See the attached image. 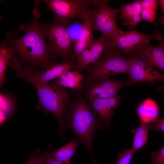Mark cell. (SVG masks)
Returning a JSON list of instances; mask_svg holds the SVG:
<instances>
[{
	"instance_id": "cell-1",
	"label": "cell",
	"mask_w": 164,
	"mask_h": 164,
	"mask_svg": "<svg viewBox=\"0 0 164 164\" xmlns=\"http://www.w3.org/2000/svg\"><path fill=\"white\" fill-rule=\"evenodd\" d=\"M35 6L33 20L19 26V31L25 33L15 38V34L8 31L5 39L14 50L22 66L45 69L55 61L51 58L42 24L38 20L40 13Z\"/></svg>"
},
{
	"instance_id": "cell-2",
	"label": "cell",
	"mask_w": 164,
	"mask_h": 164,
	"mask_svg": "<svg viewBox=\"0 0 164 164\" xmlns=\"http://www.w3.org/2000/svg\"><path fill=\"white\" fill-rule=\"evenodd\" d=\"M73 98L64 114L65 128L70 130L90 155L92 164H99L93 155L92 144L94 135L97 130L106 128L101 120L89 106L81 92L71 90Z\"/></svg>"
},
{
	"instance_id": "cell-3",
	"label": "cell",
	"mask_w": 164,
	"mask_h": 164,
	"mask_svg": "<svg viewBox=\"0 0 164 164\" xmlns=\"http://www.w3.org/2000/svg\"><path fill=\"white\" fill-rule=\"evenodd\" d=\"M9 65L14 69L16 76L31 83L35 87L38 97L36 107L42 108L46 113H51L56 117L59 125L57 135H63L65 125L64 114L70 101L71 90L58 87L51 83H44L38 80L19 63L17 57L14 55L10 60Z\"/></svg>"
},
{
	"instance_id": "cell-4",
	"label": "cell",
	"mask_w": 164,
	"mask_h": 164,
	"mask_svg": "<svg viewBox=\"0 0 164 164\" xmlns=\"http://www.w3.org/2000/svg\"><path fill=\"white\" fill-rule=\"evenodd\" d=\"M42 24L52 61L60 58L63 61L73 60L77 64L72 51L73 43L68 31V26L54 19L49 24L45 22Z\"/></svg>"
},
{
	"instance_id": "cell-5",
	"label": "cell",
	"mask_w": 164,
	"mask_h": 164,
	"mask_svg": "<svg viewBox=\"0 0 164 164\" xmlns=\"http://www.w3.org/2000/svg\"><path fill=\"white\" fill-rule=\"evenodd\" d=\"M104 55L95 63L86 70L84 80L100 77H110L114 75L128 73L130 58L123 55L117 48L112 46L104 50Z\"/></svg>"
},
{
	"instance_id": "cell-6",
	"label": "cell",
	"mask_w": 164,
	"mask_h": 164,
	"mask_svg": "<svg viewBox=\"0 0 164 164\" xmlns=\"http://www.w3.org/2000/svg\"><path fill=\"white\" fill-rule=\"evenodd\" d=\"M109 1L91 0L90 4L95 8L89 9L87 16L93 31L102 33L112 41L121 30L118 27L116 19L118 13L107 5Z\"/></svg>"
},
{
	"instance_id": "cell-7",
	"label": "cell",
	"mask_w": 164,
	"mask_h": 164,
	"mask_svg": "<svg viewBox=\"0 0 164 164\" xmlns=\"http://www.w3.org/2000/svg\"><path fill=\"white\" fill-rule=\"evenodd\" d=\"M52 12L54 20L68 26L75 19L83 22L87 15L90 0H43Z\"/></svg>"
},
{
	"instance_id": "cell-8",
	"label": "cell",
	"mask_w": 164,
	"mask_h": 164,
	"mask_svg": "<svg viewBox=\"0 0 164 164\" xmlns=\"http://www.w3.org/2000/svg\"><path fill=\"white\" fill-rule=\"evenodd\" d=\"M127 86L126 80L112 79L100 77L84 80L79 91L86 98L89 97L107 98L117 95L122 87Z\"/></svg>"
},
{
	"instance_id": "cell-9",
	"label": "cell",
	"mask_w": 164,
	"mask_h": 164,
	"mask_svg": "<svg viewBox=\"0 0 164 164\" xmlns=\"http://www.w3.org/2000/svg\"><path fill=\"white\" fill-rule=\"evenodd\" d=\"M155 31L151 34L138 32L133 29L124 31L121 30L112 41L111 46L119 49L123 54L131 57L154 39Z\"/></svg>"
},
{
	"instance_id": "cell-10",
	"label": "cell",
	"mask_w": 164,
	"mask_h": 164,
	"mask_svg": "<svg viewBox=\"0 0 164 164\" xmlns=\"http://www.w3.org/2000/svg\"><path fill=\"white\" fill-rule=\"evenodd\" d=\"M130 60L126 80L127 86L136 84L148 82L153 84L155 81L164 83V74L153 68L145 60L136 55L130 57Z\"/></svg>"
},
{
	"instance_id": "cell-11",
	"label": "cell",
	"mask_w": 164,
	"mask_h": 164,
	"mask_svg": "<svg viewBox=\"0 0 164 164\" xmlns=\"http://www.w3.org/2000/svg\"><path fill=\"white\" fill-rule=\"evenodd\" d=\"M124 96L117 95L107 98L89 97L86 99L90 107L106 127L110 128L114 112Z\"/></svg>"
},
{
	"instance_id": "cell-12",
	"label": "cell",
	"mask_w": 164,
	"mask_h": 164,
	"mask_svg": "<svg viewBox=\"0 0 164 164\" xmlns=\"http://www.w3.org/2000/svg\"><path fill=\"white\" fill-rule=\"evenodd\" d=\"M77 63L73 60L57 63L55 61L45 69V71L26 66L25 68L34 77L41 82L48 83L52 80L59 78L65 73L73 69L75 70Z\"/></svg>"
},
{
	"instance_id": "cell-13",
	"label": "cell",
	"mask_w": 164,
	"mask_h": 164,
	"mask_svg": "<svg viewBox=\"0 0 164 164\" xmlns=\"http://www.w3.org/2000/svg\"><path fill=\"white\" fill-rule=\"evenodd\" d=\"M155 32L154 39L159 41V44L149 43L134 55L143 59L152 67L160 69L164 74V37L157 31Z\"/></svg>"
},
{
	"instance_id": "cell-14",
	"label": "cell",
	"mask_w": 164,
	"mask_h": 164,
	"mask_svg": "<svg viewBox=\"0 0 164 164\" xmlns=\"http://www.w3.org/2000/svg\"><path fill=\"white\" fill-rule=\"evenodd\" d=\"M83 22L80 36L73 42V53L77 63L80 55L85 50L89 48L94 40L93 31L87 15Z\"/></svg>"
},
{
	"instance_id": "cell-15",
	"label": "cell",
	"mask_w": 164,
	"mask_h": 164,
	"mask_svg": "<svg viewBox=\"0 0 164 164\" xmlns=\"http://www.w3.org/2000/svg\"><path fill=\"white\" fill-rule=\"evenodd\" d=\"M140 124H152L159 118L160 108L154 101L147 99L140 103L136 109Z\"/></svg>"
},
{
	"instance_id": "cell-16",
	"label": "cell",
	"mask_w": 164,
	"mask_h": 164,
	"mask_svg": "<svg viewBox=\"0 0 164 164\" xmlns=\"http://www.w3.org/2000/svg\"><path fill=\"white\" fill-rule=\"evenodd\" d=\"M84 76L75 70L67 72L54 80L51 84L58 87L69 88L79 91L83 80Z\"/></svg>"
},
{
	"instance_id": "cell-17",
	"label": "cell",
	"mask_w": 164,
	"mask_h": 164,
	"mask_svg": "<svg viewBox=\"0 0 164 164\" xmlns=\"http://www.w3.org/2000/svg\"><path fill=\"white\" fill-rule=\"evenodd\" d=\"M80 143L78 138L73 139L62 147L53 150L50 154L54 159L70 164V160Z\"/></svg>"
},
{
	"instance_id": "cell-18",
	"label": "cell",
	"mask_w": 164,
	"mask_h": 164,
	"mask_svg": "<svg viewBox=\"0 0 164 164\" xmlns=\"http://www.w3.org/2000/svg\"><path fill=\"white\" fill-rule=\"evenodd\" d=\"M15 53L14 49L4 39L0 44V85L2 87L6 80L8 65Z\"/></svg>"
},
{
	"instance_id": "cell-19",
	"label": "cell",
	"mask_w": 164,
	"mask_h": 164,
	"mask_svg": "<svg viewBox=\"0 0 164 164\" xmlns=\"http://www.w3.org/2000/svg\"><path fill=\"white\" fill-rule=\"evenodd\" d=\"M111 43L112 41L109 37L103 34L93 40L88 48L91 54V66L100 60L102 53L108 47L111 46Z\"/></svg>"
},
{
	"instance_id": "cell-20",
	"label": "cell",
	"mask_w": 164,
	"mask_h": 164,
	"mask_svg": "<svg viewBox=\"0 0 164 164\" xmlns=\"http://www.w3.org/2000/svg\"><path fill=\"white\" fill-rule=\"evenodd\" d=\"M139 125L131 131L134 134V137L131 149L135 152L148 144L149 131L150 129L152 128V124Z\"/></svg>"
},
{
	"instance_id": "cell-21",
	"label": "cell",
	"mask_w": 164,
	"mask_h": 164,
	"mask_svg": "<svg viewBox=\"0 0 164 164\" xmlns=\"http://www.w3.org/2000/svg\"><path fill=\"white\" fill-rule=\"evenodd\" d=\"M0 112L1 116L8 117L13 112L15 105V101L13 97L6 93H1Z\"/></svg>"
},
{
	"instance_id": "cell-22",
	"label": "cell",
	"mask_w": 164,
	"mask_h": 164,
	"mask_svg": "<svg viewBox=\"0 0 164 164\" xmlns=\"http://www.w3.org/2000/svg\"><path fill=\"white\" fill-rule=\"evenodd\" d=\"M91 54L89 48L85 50L79 56L75 70L81 73L91 66Z\"/></svg>"
},
{
	"instance_id": "cell-23",
	"label": "cell",
	"mask_w": 164,
	"mask_h": 164,
	"mask_svg": "<svg viewBox=\"0 0 164 164\" xmlns=\"http://www.w3.org/2000/svg\"><path fill=\"white\" fill-rule=\"evenodd\" d=\"M119 19L122 25L129 29H134L137 25L142 19L140 15L134 14L129 16L119 15Z\"/></svg>"
},
{
	"instance_id": "cell-24",
	"label": "cell",
	"mask_w": 164,
	"mask_h": 164,
	"mask_svg": "<svg viewBox=\"0 0 164 164\" xmlns=\"http://www.w3.org/2000/svg\"><path fill=\"white\" fill-rule=\"evenodd\" d=\"M135 152L131 149H127L117 156V160L114 164H130Z\"/></svg>"
},
{
	"instance_id": "cell-25",
	"label": "cell",
	"mask_w": 164,
	"mask_h": 164,
	"mask_svg": "<svg viewBox=\"0 0 164 164\" xmlns=\"http://www.w3.org/2000/svg\"><path fill=\"white\" fill-rule=\"evenodd\" d=\"M150 156L151 164H164V145L157 152H150Z\"/></svg>"
},
{
	"instance_id": "cell-26",
	"label": "cell",
	"mask_w": 164,
	"mask_h": 164,
	"mask_svg": "<svg viewBox=\"0 0 164 164\" xmlns=\"http://www.w3.org/2000/svg\"><path fill=\"white\" fill-rule=\"evenodd\" d=\"M156 10L142 9L140 15L142 20H145L151 23L154 24L156 19Z\"/></svg>"
},
{
	"instance_id": "cell-27",
	"label": "cell",
	"mask_w": 164,
	"mask_h": 164,
	"mask_svg": "<svg viewBox=\"0 0 164 164\" xmlns=\"http://www.w3.org/2000/svg\"><path fill=\"white\" fill-rule=\"evenodd\" d=\"M48 149L40 155H32L31 156L25 164H45L46 157Z\"/></svg>"
},
{
	"instance_id": "cell-28",
	"label": "cell",
	"mask_w": 164,
	"mask_h": 164,
	"mask_svg": "<svg viewBox=\"0 0 164 164\" xmlns=\"http://www.w3.org/2000/svg\"><path fill=\"white\" fill-rule=\"evenodd\" d=\"M141 7L142 9H149L157 10L159 2L156 0H141Z\"/></svg>"
},
{
	"instance_id": "cell-29",
	"label": "cell",
	"mask_w": 164,
	"mask_h": 164,
	"mask_svg": "<svg viewBox=\"0 0 164 164\" xmlns=\"http://www.w3.org/2000/svg\"><path fill=\"white\" fill-rule=\"evenodd\" d=\"M118 12H120L123 16H129L134 14L130 3L122 4L118 9H116Z\"/></svg>"
},
{
	"instance_id": "cell-30",
	"label": "cell",
	"mask_w": 164,
	"mask_h": 164,
	"mask_svg": "<svg viewBox=\"0 0 164 164\" xmlns=\"http://www.w3.org/2000/svg\"><path fill=\"white\" fill-rule=\"evenodd\" d=\"M152 125V128L155 131H162L164 132V117L159 118Z\"/></svg>"
},
{
	"instance_id": "cell-31",
	"label": "cell",
	"mask_w": 164,
	"mask_h": 164,
	"mask_svg": "<svg viewBox=\"0 0 164 164\" xmlns=\"http://www.w3.org/2000/svg\"><path fill=\"white\" fill-rule=\"evenodd\" d=\"M51 146L48 149V152L45 159L46 164H67L54 159L51 156L50 152L51 150Z\"/></svg>"
},
{
	"instance_id": "cell-32",
	"label": "cell",
	"mask_w": 164,
	"mask_h": 164,
	"mask_svg": "<svg viewBox=\"0 0 164 164\" xmlns=\"http://www.w3.org/2000/svg\"><path fill=\"white\" fill-rule=\"evenodd\" d=\"M132 10L135 14L140 15L142 9L141 3V0H137L131 3Z\"/></svg>"
},
{
	"instance_id": "cell-33",
	"label": "cell",
	"mask_w": 164,
	"mask_h": 164,
	"mask_svg": "<svg viewBox=\"0 0 164 164\" xmlns=\"http://www.w3.org/2000/svg\"><path fill=\"white\" fill-rule=\"evenodd\" d=\"M159 4L161 6L162 12V15L159 19V22L162 24H164V0L158 1Z\"/></svg>"
},
{
	"instance_id": "cell-34",
	"label": "cell",
	"mask_w": 164,
	"mask_h": 164,
	"mask_svg": "<svg viewBox=\"0 0 164 164\" xmlns=\"http://www.w3.org/2000/svg\"><path fill=\"white\" fill-rule=\"evenodd\" d=\"M163 90H164V85L162 87H158L156 88V90L157 91H159Z\"/></svg>"
}]
</instances>
